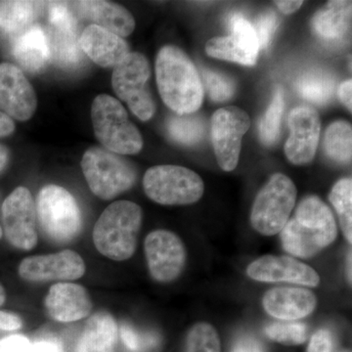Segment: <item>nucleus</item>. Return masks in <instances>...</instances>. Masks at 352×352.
I'll return each instance as SVG.
<instances>
[{"label": "nucleus", "mask_w": 352, "mask_h": 352, "mask_svg": "<svg viewBox=\"0 0 352 352\" xmlns=\"http://www.w3.org/2000/svg\"><path fill=\"white\" fill-rule=\"evenodd\" d=\"M156 78L164 103L176 115H192L201 108L205 94L201 76L180 48L166 45L159 51Z\"/></svg>", "instance_id": "nucleus-1"}, {"label": "nucleus", "mask_w": 352, "mask_h": 352, "mask_svg": "<svg viewBox=\"0 0 352 352\" xmlns=\"http://www.w3.org/2000/svg\"><path fill=\"white\" fill-rule=\"evenodd\" d=\"M338 227L330 208L317 196H307L281 231L285 251L296 258L316 256L336 240Z\"/></svg>", "instance_id": "nucleus-2"}, {"label": "nucleus", "mask_w": 352, "mask_h": 352, "mask_svg": "<svg viewBox=\"0 0 352 352\" xmlns=\"http://www.w3.org/2000/svg\"><path fill=\"white\" fill-rule=\"evenodd\" d=\"M142 210L131 201H113L95 223L94 243L102 256L124 261L133 256L142 224Z\"/></svg>", "instance_id": "nucleus-3"}, {"label": "nucleus", "mask_w": 352, "mask_h": 352, "mask_svg": "<svg viewBox=\"0 0 352 352\" xmlns=\"http://www.w3.org/2000/svg\"><path fill=\"white\" fill-rule=\"evenodd\" d=\"M91 119L97 140L108 151L135 155L142 150V135L117 99L107 94L98 95L92 103Z\"/></svg>", "instance_id": "nucleus-4"}, {"label": "nucleus", "mask_w": 352, "mask_h": 352, "mask_svg": "<svg viewBox=\"0 0 352 352\" xmlns=\"http://www.w3.org/2000/svg\"><path fill=\"white\" fill-rule=\"evenodd\" d=\"M82 168L92 193L106 201L131 189L138 177L129 162L105 148H89L83 155Z\"/></svg>", "instance_id": "nucleus-5"}, {"label": "nucleus", "mask_w": 352, "mask_h": 352, "mask_svg": "<svg viewBox=\"0 0 352 352\" xmlns=\"http://www.w3.org/2000/svg\"><path fill=\"white\" fill-rule=\"evenodd\" d=\"M36 212L44 234L54 242L68 243L82 229V212L76 199L58 185H46L39 191Z\"/></svg>", "instance_id": "nucleus-6"}, {"label": "nucleus", "mask_w": 352, "mask_h": 352, "mask_svg": "<svg viewBox=\"0 0 352 352\" xmlns=\"http://www.w3.org/2000/svg\"><path fill=\"white\" fill-rule=\"evenodd\" d=\"M143 187L148 198L164 206L191 205L205 191L203 179L195 171L168 164L146 171Z\"/></svg>", "instance_id": "nucleus-7"}, {"label": "nucleus", "mask_w": 352, "mask_h": 352, "mask_svg": "<svg viewBox=\"0 0 352 352\" xmlns=\"http://www.w3.org/2000/svg\"><path fill=\"white\" fill-rule=\"evenodd\" d=\"M296 187L291 178L275 173L259 191L251 214L252 226L264 236L281 232L296 200Z\"/></svg>", "instance_id": "nucleus-8"}, {"label": "nucleus", "mask_w": 352, "mask_h": 352, "mask_svg": "<svg viewBox=\"0 0 352 352\" xmlns=\"http://www.w3.org/2000/svg\"><path fill=\"white\" fill-rule=\"evenodd\" d=\"M150 76L149 62L139 52L129 53L113 71V91L143 122L152 119L156 111L151 92L147 87Z\"/></svg>", "instance_id": "nucleus-9"}, {"label": "nucleus", "mask_w": 352, "mask_h": 352, "mask_svg": "<svg viewBox=\"0 0 352 352\" xmlns=\"http://www.w3.org/2000/svg\"><path fill=\"white\" fill-rule=\"evenodd\" d=\"M250 126L249 115L235 106L220 108L212 116V146L217 163L224 171L235 170L239 163L243 138Z\"/></svg>", "instance_id": "nucleus-10"}, {"label": "nucleus", "mask_w": 352, "mask_h": 352, "mask_svg": "<svg viewBox=\"0 0 352 352\" xmlns=\"http://www.w3.org/2000/svg\"><path fill=\"white\" fill-rule=\"evenodd\" d=\"M36 212L31 192L17 187L2 205V223L6 239L16 249L31 251L38 244Z\"/></svg>", "instance_id": "nucleus-11"}, {"label": "nucleus", "mask_w": 352, "mask_h": 352, "mask_svg": "<svg viewBox=\"0 0 352 352\" xmlns=\"http://www.w3.org/2000/svg\"><path fill=\"white\" fill-rule=\"evenodd\" d=\"M144 250L153 279L160 283H170L182 274L186 251L176 234L168 230L153 231L146 237Z\"/></svg>", "instance_id": "nucleus-12"}, {"label": "nucleus", "mask_w": 352, "mask_h": 352, "mask_svg": "<svg viewBox=\"0 0 352 352\" xmlns=\"http://www.w3.org/2000/svg\"><path fill=\"white\" fill-rule=\"evenodd\" d=\"M18 271L20 277L28 282H65L82 278L87 266L78 252L64 250L56 254L25 258L21 261Z\"/></svg>", "instance_id": "nucleus-13"}, {"label": "nucleus", "mask_w": 352, "mask_h": 352, "mask_svg": "<svg viewBox=\"0 0 352 352\" xmlns=\"http://www.w3.org/2000/svg\"><path fill=\"white\" fill-rule=\"evenodd\" d=\"M291 134L285 144V155L292 164L302 166L314 159L320 138L321 120L311 106H298L289 115Z\"/></svg>", "instance_id": "nucleus-14"}, {"label": "nucleus", "mask_w": 352, "mask_h": 352, "mask_svg": "<svg viewBox=\"0 0 352 352\" xmlns=\"http://www.w3.org/2000/svg\"><path fill=\"white\" fill-rule=\"evenodd\" d=\"M36 106V91L22 69L12 64H0V111L25 122L34 116Z\"/></svg>", "instance_id": "nucleus-15"}, {"label": "nucleus", "mask_w": 352, "mask_h": 352, "mask_svg": "<svg viewBox=\"0 0 352 352\" xmlns=\"http://www.w3.org/2000/svg\"><path fill=\"white\" fill-rule=\"evenodd\" d=\"M248 275L259 282H287L300 286L316 287L320 283L318 273L302 261L287 256H264L250 264Z\"/></svg>", "instance_id": "nucleus-16"}, {"label": "nucleus", "mask_w": 352, "mask_h": 352, "mask_svg": "<svg viewBox=\"0 0 352 352\" xmlns=\"http://www.w3.org/2000/svg\"><path fill=\"white\" fill-rule=\"evenodd\" d=\"M46 311L53 320L75 322L91 312V298L82 285L61 282L53 285L44 300Z\"/></svg>", "instance_id": "nucleus-17"}, {"label": "nucleus", "mask_w": 352, "mask_h": 352, "mask_svg": "<svg viewBox=\"0 0 352 352\" xmlns=\"http://www.w3.org/2000/svg\"><path fill=\"white\" fill-rule=\"evenodd\" d=\"M264 309L281 321H296L314 311L316 296L309 289L280 287L271 289L263 296Z\"/></svg>", "instance_id": "nucleus-18"}, {"label": "nucleus", "mask_w": 352, "mask_h": 352, "mask_svg": "<svg viewBox=\"0 0 352 352\" xmlns=\"http://www.w3.org/2000/svg\"><path fill=\"white\" fill-rule=\"evenodd\" d=\"M78 41L82 52L103 68H115L131 53L124 39L98 25L85 28Z\"/></svg>", "instance_id": "nucleus-19"}, {"label": "nucleus", "mask_w": 352, "mask_h": 352, "mask_svg": "<svg viewBox=\"0 0 352 352\" xmlns=\"http://www.w3.org/2000/svg\"><path fill=\"white\" fill-rule=\"evenodd\" d=\"M72 9L80 18L90 21L107 31L126 38L135 29V20L129 11L119 4L108 1H76Z\"/></svg>", "instance_id": "nucleus-20"}, {"label": "nucleus", "mask_w": 352, "mask_h": 352, "mask_svg": "<svg viewBox=\"0 0 352 352\" xmlns=\"http://www.w3.org/2000/svg\"><path fill=\"white\" fill-rule=\"evenodd\" d=\"M12 51L14 57L25 71L39 73L51 60L50 32L41 25H30L17 34Z\"/></svg>", "instance_id": "nucleus-21"}, {"label": "nucleus", "mask_w": 352, "mask_h": 352, "mask_svg": "<svg viewBox=\"0 0 352 352\" xmlns=\"http://www.w3.org/2000/svg\"><path fill=\"white\" fill-rule=\"evenodd\" d=\"M118 333L119 328L112 315L107 311L96 312L85 324L76 352H113Z\"/></svg>", "instance_id": "nucleus-22"}, {"label": "nucleus", "mask_w": 352, "mask_h": 352, "mask_svg": "<svg viewBox=\"0 0 352 352\" xmlns=\"http://www.w3.org/2000/svg\"><path fill=\"white\" fill-rule=\"evenodd\" d=\"M351 1L333 0L315 14L312 28L324 41H339L346 36L351 25Z\"/></svg>", "instance_id": "nucleus-23"}, {"label": "nucleus", "mask_w": 352, "mask_h": 352, "mask_svg": "<svg viewBox=\"0 0 352 352\" xmlns=\"http://www.w3.org/2000/svg\"><path fill=\"white\" fill-rule=\"evenodd\" d=\"M38 6L32 1H0V31L20 34L32 25L38 15Z\"/></svg>", "instance_id": "nucleus-24"}, {"label": "nucleus", "mask_w": 352, "mask_h": 352, "mask_svg": "<svg viewBox=\"0 0 352 352\" xmlns=\"http://www.w3.org/2000/svg\"><path fill=\"white\" fill-rule=\"evenodd\" d=\"M206 53L208 56L219 60L235 62L244 66H254L258 54L252 52L237 36H217L206 44Z\"/></svg>", "instance_id": "nucleus-25"}, {"label": "nucleus", "mask_w": 352, "mask_h": 352, "mask_svg": "<svg viewBox=\"0 0 352 352\" xmlns=\"http://www.w3.org/2000/svg\"><path fill=\"white\" fill-rule=\"evenodd\" d=\"M324 149L333 161L351 163L352 157V127L346 120H338L328 126L324 138Z\"/></svg>", "instance_id": "nucleus-26"}, {"label": "nucleus", "mask_w": 352, "mask_h": 352, "mask_svg": "<svg viewBox=\"0 0 352 352\" xmlns=\"http://www.w3.org/2000/svg\"><path fill=\"white\" fill-rule=\"evenodd\" d=\"M296 87L305 100L322 106L332 98L335 80L332 76L325 72L315 69L300 76Z\"/></svg>", "instance_id": "nucleus-27"}, {"label": "nucleus", "mask_w": 352, "mask_h": 352, "mask_svg": "<svg viewBox=\"0 0 352 352\" xmlns=\"http://www.w3.org/2000/svg\"><path fill=\"white\" fill-rule=\"evenodd\" d=\"M50 32L51 59L60 67L73 68L82 60L78 32Z\"/></svg>", "instance_id": "nucleus-28"}, {"label": "nucleus", "mask_w": 352, "mask_h": 352, "mask_svg": "<svg viewBox=\"0 0 352 352\" xmlns=\"http://www.w3.org/2000/svg\"><path fill=\"white\" fill-rule=\"evenodd\" d=\"M166 127L170 138L183 145H195L205 134V124L199 116H170Z\"/></svg>", "instance_id": "nucleus-29"}, {"label": "nucleus", "mask_w": 352, "mask_h": 352, "mask_svg": "<svg viewBox=\"0 0 352 352\" xmlns=\"http://www.w3.org/2000/svg\"><path fill=\"white\" fill-rule=\"evenodd\" d=\"M331 203L339 215L340 227L344 237L352 242V179L342 178L336 183L329 196Z\"/></svg>", "instance_id": "nucleus-30"}, {"label": "nucleus", "mask_w": 352, "mask_h": 352, "mask_svg": "<svg viewBox=\"0 0 352 352\" xmlns=\"http://www.w3.org/2000/svg\"><path fill=\"white\" fill-rule=\"evenodd\" d=\"M285 110V95L283 89L278 87L272 102L259 124V135L266 146L274 144L279 136L282 116Z\"/></svg>", "instance_id": "nucleus-31"}, {"label": "nucleus", "mask_w": 352, "mask_h": 352, "mask_svg": "<svg viewBox=\"0 0 352 352\" xmlns=\"http://www.w3.org/2000/svg\"><path fill=\"white\" fill-rule=\"evenodd\" d=\"M265 333L270 339L280 344L298 346L307 342L308 328L300 322H273L266 326Z\"/></svg>", "instance_id": "nucleus-32"}, {"label": "nucleus", "mask_w": 352, "mask_h": 352, "mask_svg": "<svg viewBox=\"0 0 352 352\" xmlns=\"http://www.w3.org/2000/svg\"><path fill=\"white\" fill-rule=\"evenodd\" d=\"M185 352H221L219 333L210 324H196L187 336Z\"/></svg>", "instance_id": "nucleus-33"}, {"label": "nucleus", "mask_w": 352, "mask_h": 352, "mask_svg": "<svg viewBox=\"0 0 352 352\" xmlns=\"http://www.w3.org/2000/svg\"><path fill=\"white\" fill-rule=\"evenodd\" d=\"M201 76L212 100L228 101L235 94V83L228 76L205 68L201 69Z\"/></svg>", "instance_id": "nucleus-34"}, {"label": "nucleus", "mask_w": 352, "mask_h": 352, "mask_svg": "<svg viewBox=\"0 0 352 352\" xmlns=\"http://www.w3.org/2000/svg\"><path fill=\"white\" fill-rule=\"evenodd\" d=\"M48 22L51 32H78L75 13L68 4L51 2L48 6Z\"/></svg>", "instance_id": "nucleus-35"}, {"label": "nucleus", "mask_w": 352, "mask_h": 352, "mask_svg": "<svg viewBox=\"0 0 352 352\" xmlns=\"http://www.w3.org/2000/svg\"><path fill=\"white\" fill-rule=\"evenodd\" d=\"M229 25H230L231 34L237 36L254 53L258 54L261 46H259L258 36L254 25L239 14H234L231 16Z\"/></svg>", "instance_id": "nucleus-36"}, {"label": "nucleus", "mask_w": 352, "mask_h": 352, "mask_svg": "<svg viewBox=\"0 0 352 352\" xmlns=\"http://www.w3.org/2000/svg\"><path fill=\"white\" fill-rule=\"evenodd\" d=\"M278 25L277 16L273 11L264 13L256 22V30L261 50H266L270 46L273 34L276 31Z\"/></svg>", "instance_id": "nucleus-37"}, {"label": "nucleus", "mask_w": 352, "mask_h": 352, "mask_svg": "<svg viewBox=\"0 0 352 352\" xmlns=\"http://www.w3.org/2000/svg\"><path fill=\"white\" fill-rule=\"evenodd\" d=\"M120 338L122 342L126 344L127 349L132 351H140L144 346H154L157 342V338L155 336H148L145 339H142L138 333L131 326L126 324H122L120 328Z\"/></svg>", "instance_id": "nucleus-38"}, {"label": "nucleus", "mask_w": 352, "mask_h": 352, "mask_svg": "<svg viewBox=\"0 0 352 352\" xmlns=\"http://www.w3.org/2000/svg\"><path fill=\"white\" fill-rule=\"evenodd\" d=\"M307 352H339V351L336 347L333 333L326 329H321L312 336Z\"/></svg>", "instance_id": "nucleus-39"}, {"label": "nucleus", "mask_w": 352, "mask_h": 352, "mask_svg": "<svg viewBox=\"0 0 352 352\" xmlns=\"http://www.w3.org/2000/svg\"><path fill=\"white\" fill-rule=\"evenodd\" d=\"M0 352H36L34 344L21 336H12L0 340Z\"/></svg>", "instance_id": "nucleus-40"}, {"label": "nucleus", "mask_w": 352, "mask_h": 352, "mask_svg": "<svg viewBox=\"0 0 352 352\" xmlns=\"http://www.w3.org/2000/svg\"><path fill=\"white\" fill-rule=\"evenodd\" d=\"M230 352H267L263 342L252 336L240 337L233 344Z\"/></svg>", "instance_id": "nucleus-41"}, {"label": "nucleus", "mask_w": 352, "mask_h": 352, "mask_svg": "<svg viewBox=\"0 0 352 352\" xmlns=\"http://www.w3.org/2000/svg\"><path fill=\"white\" fill-rule=\"evenodd\" d=\"M23 321L18 315L0 311V330L17 331L22 328Z\"/></svg>", "instance_id": "nucleus-42"}, {"label": "nucleus", "mask_w": 352, "mask_h": 352, "mask_svg": "<svg viewBox=\"0 0 352 352\" xmlns=\"http://www.w3.org/2000/svg\"><path fill=\"white\" fill-rule=\"evenodd\" d=\"M340 100L349 111H352V80H347L338 89Z\"/></svg>", "instance_id": "nucleus-43"}, {"label": "nucleus", "mask_w": 352, "mask_h": 352, "mask_svg": "<svg viewBox=\"0 0 352 352\" xmlns=\"http://www.w3.org/2000/svg\"><path fill=\"white\" fill-rule=\"evenodd\" d=\"M34 347L36 352H62L61 344L55 340H38Z\"/></svg>", "instance_id": "nucleus-44"}, {"label": "nucleus", "mask_w": 352, "mask_h": 352, "mask_svg": "<svg viewBox=\"0 0 352 352\" xmlns=\"http://www.w3.org/2000/svg\"><path fill=\"white\" fill-rule=\"evenodd\" d=\"M15 131V124L10 117L0 111V138L10 135Z\"/></svg>", "instance_id": "nucleus-45"}, {"label": "nucleus", "mask_w": 352, "mask_h": 352, "mask_svg": "<svg viewBox=\"0 0 352 352\" xmlns=\"http://www.w3.org/2000/svg\"><path fill=\"white\" fill-rule=\"evenodd\" d=\"M279 10L284 14H292L298 11L302 7L303 1H296V0H284V1L275 2Z\"/></svg>", "instance_id": "nucleus-46"}, {"label": "nucleus", "mask_w": 352, "mask_h": 352, "mask_svg": "<svg viewBox=\"0 0 352 352\" xmlns=\"http://www.w3.org/2000/svg\"><path fill=\"white\" fill-rule=\"evenodd\" d=\"M9 160V151L6 147L0 145V173L4 170Z\"/></svg>", "instance_id": "nucleus-47"}, {"label": "nucleus", "mask_w": 352, "mask_h": 352, "mask_svg": "<svg viewBox=\"0 0 352 352\" xmlns=\"http://www.w3.org/2000/svg\"><path fill=\"white\" fill-rule=\"evenodd\" d=\"M351 252H349L346 259V277L349 284H351Z\"/></svg>", "instance_id": "nucleus-48"}, {"label": "nucleus", "mask_w": 352, "mask_h": 352, "mask_svg": "<svg viewBox=\"0 0 352 352\" xmlns=\"http://www.w3.org/2000/svg\"><path fill=\"white\" fill-rule=\"evenodd\" d=\"M6 292L4 289L3 286L0 284V307L6 302Z\"/></svg>", "instance_id": "nucleus-49"}, {"label": "nucleus", "mask_w": 352, "mask_h": 352, "mask_svg": "<svg viewBox=\"0 0 352 352\" xmlns=\"http://www.w3.org/2000/svg\"><path fill=\"white\" fill-rule=\"evenodd\" d=\"M2 235H3V231H2L1 226H0V239H1Z\"/></svg>", "instance_id": "nucleus-50"}, {"label": "nucleus", "mask_w": 352, "mask_h": 352, "mask_svg": "<svg viewBox=\"0 0 352 352\" xmlns=\"http://www.w3.org/2000/svg\"><path fill=\"white\" fill-rule=\"evenodd\" d=\"M339 352H349V351H339Z\"/></svg>", "instance_id": "nucleus-51"}]
</instances>
